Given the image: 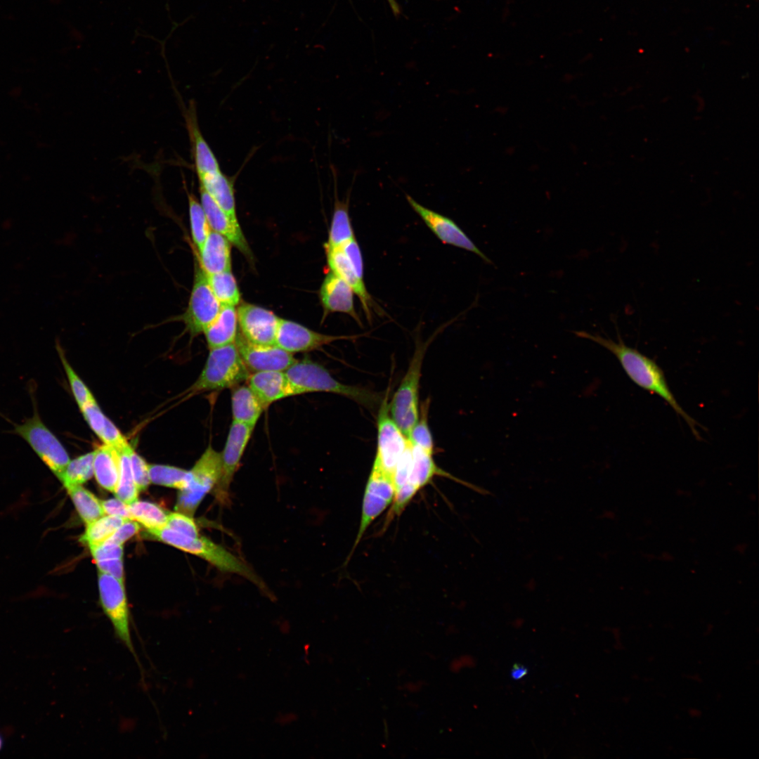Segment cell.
I'll use <instances>...</instances> for the list:
<instances>
[{
	"label": "cell",
	"mask_w": 759,
	"mask_h": 759,
	"mask_svg": "<svg viewBox=\"0 0 759 759\" xmlns=\"http://www.w3.org/2000/svg\"><path fill=\"white\" fill-rule=\"evenodd\" d=\"M250 372L234 343L209 349L205 366L189 388V396L210 391L232 389L247 381Z\"/></svg>",
	"instance_id": "4"
},
{
	"label": "cell",
	"mask_w": 759,
	"mask_h": 759,
	"mask_svg": "<svg viewBox=\"0 0 759 759\" xmlns=\"http://www.w3.org/2000/svg\"><path fill=\"white\" fill-rule=\"evenodd\" d=\"M129 455L135 484L139 491H144L150 482L148 464L132 448L129 451Z\"/></svg>",
	"instance_id": "40"
},
{
	"label": "cell",
	"mask_w": 759,
	"mask_h": 759,
	"mask_svg": "<svg viewBox=\"0 0 759 759\" xmlns=\"http://www.w3.org/2000/svg\"><path fill=\"white\" fill-rule=\"evenodd\" d=\"M148 533L164 543L206 560L221 571L238 574L247 578L271 597L264 582L245 562L208 538L200 535L190 537L167 527L148 531Z\"/></svg>",
	"instance_id": "2"
},
{
	"label": "cell",
	"mask_w": 759,
	"mask_h": 759,
	"mask_svg": "<svg viewBox=\"0 0 759 759\" xmlns=\"http://www.w3.org/2000/svg\"><path fill=\"white\" fill-rule=\"evenodd\" d=\"M201 205L211 230L216 231L235 246L245 257L252 259V253L238 221H233L200 186Z\"/></svg>",
	"instance_id": "16"
},
{
	"label": "cell",
	"mask_w": 759,
	"mask_h": 759,
	"mask_svg": "<svg viewBox=\"0 0 759 759\" xmlns=\"http://www.w3.org/2000/svg\"><path fill=\"white\" fill-rule=\"evenodd\" d=\"M93 456V451L77 457L68 462L57 476L66 490L82 485L92 477Z\"/></svg>",
	"instance_id": "28"
},
{
	"label": "cell",
	"mask_w": 759,
	"mask_h": 759,
	"mask_svg": "<svg viewBox=\"0 0 759 759\" xmlns=\"http://www.w3.org/2000/svg\"><path fill=\"white\" fill-rule=\"evenodd\" d=\"M32 417L16 424L13 432L22 438L41 460L58 476L70 461L66 449L42 421L37 408Z\"/></svg>",
	"instance_id": "7"
},
{
	"label": "cell",
	"mask_w": 759,
	"mask_h": 759,
	"mask_svg": "<svg viewBox=\"0 0 759 759\" xmlns=\"http://www.w3.org/2000/svg\"><path fill=\"white\" fill-rule=\"evenodd\" d=\"M209 285L221 306H236L240 301V291L231 271L207 275Z\"/></svg>",
	"instance_id": "31"
},
{
	"label": "cell",
	"mask_w": 759,
	"mask_h": 759,
	"mask_svg": "<svg viewBox=\"0 0 759 759\" xmlns=\"http://www.w3.org/2000/svg\"><path fill=\"white\" fill-rule=\"evenodd\" d=\"M412 464L411 446H408L401 456L393 474L395 491L400 486L408 481Z\"/></svg>",
	"instance_id": "44"
},
{
	"label": "cell",
	"mask_w": 759,
	"mask_h": 759,
	"mask_svg": "<svg viewBox=\"0 0 759 759\" xmlns=\"http://www.w3.org/2000/svg\"><path fill=\"white\" fill-rule=\"evenodd\" d=\"M139 529L140 526L136 521L126 519L106 541L122 545L124 543L136 534Z\"/></svg>",
	"instance_id": "47"
},
{
	"label": "cell",
	"mask_w": 759,
	"mask_h": 759,
	"mask_svg": "<svg viewBox=\"0 0 759 759\" xmlns=\"http://www.w3.org/2000/svg\"><path fill=\"white\" fill-rule=\"evenodd\" d=\"M240 334L249 342L275 345L280 318L264 308L242 303L237 309Z\"/></svg>",
	"instance_id": "13"
},
{
	"label": "cell",
	"mask_w": 759,
	"mask_h": 759,
	"mask_svg": "<svg viewBox=\"0 0 759 759\" xmlns=\"http://www.w3.org/2000/svg\"><path fill=\"white\" fill-rule=\"evenodd\" d=\"M150 482L154 484L185 489L189 483L190 472L182 468L166 465H148Z\"/></svg>",
	"instance_id": "35"
},
{
	"label": "cell",
	"mask_w": 759,
	"mask_h": 759,
	"mask_svg": "<svg viewBox=\"0 0 759 759\" xmlns=\"http://www.w3.org/2000/svg\"><path fill=\"white\" fill-rule=\"evenodd\" d=\"M186 125L198 179L221 171L214 154L200 132L193 106L187 112Z\"/></svg>",
	"instance_id": "21"
},
{
	"label": "cell",
	"mask_w": 759,
	"mask_h": 759,
	"mask_svg": "<svg viewBox=\"0 0 759 759\" xmlns=\"http://www.w3.org/2000/svg\"><path fill=\"white\" fill-rule=\"evenodd\" d=\"M254 427L233 421L221 453V474L216 488L219 501H228L229 489Z\"/></svg>",
	"instance_id": "11"
},
{
	"label": "cell",
	"mask_w": 759,
	"mask_h": 759,
	"mask_svg": "<svg viewBox=\"0 0 759 759\" xmlns=\"http://www.w3.org/2000/svg\"><path fill=\"white\" fill-rule=\"evenodd\" d=\"M93 452V467L96 479L102 488L114 493L119 476L120 453L104 443Z\"/></svg>",
	"instance_id": "24"
},
{
	"label": "cell",
	"mask_w": 759,
	"mask_h": 759,
	"mask_svg": "<svg viewBox=\"0 0 759 759\" xmlns=\"http://www.w3.org/2000/svg\"><path fill=\"white\" fill-rule=\"evenodd\" d=\"M128 508L133 520L142 524L148 531L166 526L168 514L156 504L136 500L128 505Z\"/></svg>",
	"instance_id": "30"
},
{
	"label": "cell",
	"mask_w": 759,
	"mask_h": 759,
	"mask_svg": "<svg viewBox=\"0 0 759 759\" xmlns=\"http://www.w3.org/2000/svg\"><path fill=\"white\" fill-rule=\"evenodd\" d=\"M95 562L99 571L112 576L119 580L123 582V558L110 559Z\"/></svg>",
	"instance_id": "49"
},
{
	"label": "cell",
	"mask_w": 759,
	"mask_h": 759,
	"mask_svg": "<svg viewBox=\"0 0 759 759\" xmlns=\"http://www.w3.org/2000/svg\"><path fill=\"white\" fill-rule=\"evenodd\" d=\"M57 351L67 377L71 391L79 409L87 403L96 401L91 391L76 373L67 360L65 353L59 344H57Z\"/></svg>",
	"instance_id": "37"
},
{
	"label": "cell",
	"mask_w": 759,
	"mask_h": 759,
	"mask_svg": "<svg viewBox=\"0 0 759 759\" xmlns=\"http://www.w3.org/2000/svg\"><path fill=\"white\" fill-rule=\"evenodd\" d=\"M406 199L412 209L442 242L473 252L487 264H493L491 260L451 219L425 207L408 195Z\"/></svg>",
	"instance_id": "12"
},
{
	"label": "cell",
	"mask_w": 759,
	"mask_h": 759,
	"mask_svg": "<svg viewBox=\"0 0 759 759\" xmlns=\"http://www.w3.org/2000/svg\"><path fill=\"white\" fill-rule=\"evenodd\" d=\"M341 248L348 257L354 271L359 278L363 280V261L361 248L356 239L353 238L341 246Z\"/></svg>",
	"instance_id": "46"
},
{
	"label": "cell",
	"mask_w": 759,
	"mask_h": 759,
	"mask_svg": "<svg viewBox=\"0 0 759 759\" xmlns=\"http://www.w3.org/2000/svg\"><path fill=\"white\" fill-rule=\"evenodd\" d=\"M125 520L116 516L104 515L86 525L80 541L88 547L100 545L109 539Z\"/></svg>",
	"instance_id": "32"
},
{
	"label": "cell",
	"mask_w": 759,
	"mask_h": 759,
	"mask_svg": "<svg viewBox=\"0 0 759 759\" xmlns=\"http://www.w3.org/2000/svg\"><path fill=\"white\" fill-rule=\"evenodd\" d=\"M354 292L341 278L330 271L325 277L320 289V299L324 317L330 313L340 312L349 315L360 325L361 319L353 303Z\"/></svg>",
	"instance_id": "18"
},
{
	"label": "cell",
	"mask_w": 759,
	"mask_h": 759,
	"mask_svg": "<svg viewBox=\"0 0 759 759\" xmlns=\"http://www.w3.org/2000/svg\"><path fill=\"white\" fill-rule=\"evenodd\" d=\"M98 576L100 602L103 612L112 626L115 637L139 665L131 639L130 612L123 582L99 571Z\"/></svg>",
	"instance_id": "8"
},
{
	"label": "cell",
	"mask_w": 759,
	"mask_h": 759,
	"mask_svg": "<svg viewBox=\"0 0 759 759\" xmlns=\"http://www.w3.org/2000/svg\"><path fill=\"white\" fill-rule=\"evenodd\" d=\"M100 439L104 444L110 446L118 451H121L129 445L119 429L108 417Z\"/></svg>",
	"instance_id": "42"
},
{
	"label": "cell",
	"mask_w": 759,
	"mask_h": 759,
	"mask_svg": "<svg viewBox=\"0 0 759 759\" xmlns=\"http://www.w3.org/2000/svg\"><path fill=\"white\" fill-rule=\"evenodd\" d=\"M238 316L235 306H221L215 320L205 330L209 349L234 343L237 337Z\"/></svg>",
	"instance_id": "25"
},
{
	"label": "cell",
	"mask_w": 759,
	"mask_h": 759,
	"mask_svg": "<svg viewBox=\"0 0 759 759\" xmlns=\"http://www.w3.org/2000/svg\"><path fill=\"white\" fill-rule=\"evenodd\" d=\"M349 198L340 200L335 196L333 214L329 231L328 240L325 245L330 247H341L355 238L349 214Z\"/></svg>",
	"instance_id": "27"
},
{
	"label": "cell",
	"mask_w": 759,
	"mask_h": 759,
	"mask_svg": "<svg viewBox=\"0 0 759 759\" xmlns=\"http://www.w3.org/2000/svg\"><path fill=\"white\" fill-rule=\"evenodd\" d=\"M358 336H335L322 334L289 320L280 318L275 345L294 353L313 351L340 339H351Z\"/></svg>",
	"instance_id": "14"
},
{
	"label": "cell",
	"mask_w": 759,
	"mask_h": 759,
	"mask_svg": "<svg viewBox=\"0 0 759 759\" xmlns=\"http://www.w3.org/2000/svg\"><path fill=\"white\" fill-rule=\"evenodd\" d=\"M82 521L86 525L105 515L99 500L81 485L67 490Z\"/></svg>",
	"instance_id": "29"
},
{
	"label": "cell",
	"mask_w": 759,
	"mask_h": 759,
	"mask_svg": "<svg viewBox=\"0 0 759 759\" xmlns=\"http://www.w3.org/2000/svg\"><path fill=\"white\" fill-rule=\"evenodd\" d=\"M391 502V501L379 495L365 490L362 503L360 526L353 549L349 557H348V559L351 557L353 550L357 547L371 523L379 517L387 507H389Z\"/></svg>",
	"instance_id": "34"
},
{
	"label": "cell",
	"mask_w": 759,
	"mask_h": 759,
	"mask_svg": "<svg viewBox=\"0 0 759 759\" xmlns=\"http://www.w3.org/2000/svg\"><path fill=\"white\" fill-rule=\"evenodd\" d=\"M129 445L124 449L119 451L120 453V472L118 482L114 492L117 498L126 505L138 500L139 490L138 489L132 474L129 451L131 448Z\"/></svg>",
	"instance_id": "33"
},
{
	"label": "cell",
	"mask_w": 759,
	"mask_h": 759,
	"mask_svg": "<svg viewBox=\"0 0 759 759\" xmlns=\"http://www.w3.org/2000/svg\"><path fill=\"white\" fill-rule=\"evenodd\" d=\"M231 242L220 233L210 231L197 261L207 275L231 270Z\"/></svg>",
	"instance_id": "20"
},
{
	"label": "cell",
	"mask_w": 759,
	"mask_h": 759,
	"mask_svg": "<svg viewBox=\"0 0 759 759\" xmlns=\"http://www.w3.org/2000/svg\"><path fill=\"white\" fill-rule=\"evenodd\" d=\"M190 472L188 486L180 490L175 510L193 517L205 496L218 484L221 474V453L209 445Z\"/></svg>",
	"instance_id": "6"
},
{
	"label": "cell",
	"mask_w": 759,
	"mask_h": 759,
	"mask_svg": "<svg viewBox=\"0 0 759 759\" xmlns=\"http://www.w3.org/2000/svg\"><path fill=\"white\" fill-rule=\"evenodd\" d=\"M580 338L591 340L611 352L618 360L628 377L638 387L663 399L683 418L696 437L698 423L682 408L671 391L663 370L651 358L627 346L618 335L617 341L586 331H574Z\"/></svg>",
	"instance_id": "1"
},
{
	"label": "cell",
	"mask_w": 759,
	"mask_h": 759,
	"mask_svg": "<svg viewBox=\"0 0 759 759\" xmlns=\"http://www.w3.org/2000/svg\"><path fill=\"white\" fill-rule=\"evenodd\" d=\"M419 488L409 481L397 488L393 499L392 514L400 515Z\"/></svg>",
	"instance_id": "43"
},
{
	"label": "cell",
	"mask_w": 759,
	"mask_h": 759,
	"mask_svg": "<svg viewBox=\"0 0 759 759\" xmlns=\"http://www.w3.org/2000/svg\"><path fill=\"white\" fill-rule=\"evenodd\" d=\"M285 372L298 395L333 393L347 397L368 409H374L382 400L378 394L370 389L341 383L323 365L310 358L297 360Z\"/></svg>",
	"instance_id": "3"
},
{
	"label": "cell",
	"mask_w": 759,
	"mask_h": 759,
	"mask_svg": "<svg viewBox=\"0 0 759 759\" xmlns=\"http://www.w3.org/2000/svg\"><path fill=\"white\" fill-rule=\"evenodd\" d=\"M527 673L528 669L524 665L516 663L512 668L511 676L514 680H520L524 677Z\"/></svg>",
	"instance_id": "50"
},
{
	"label": "cell",
	"mask_w": 759,
	"mask_h": 759,
	"mask_svg": "<svg viewBox=\"0 0 759 759\" xmlns=\"http://www.w3.org/2000/svg\"><path fill=\"white\" fill-rule=\"evenodd\" d=\"M200 186L235 221H238L233 181L221 171L199 179Z\"/></svg>",
	"instance_id": "26"
},
{
	"label": "cell",
	"mask_w": 759,
	"mask_h": 759,
	"mask_svg": "<svg viewBox=\"0 0 759 759\" xmlns=\"http://www.w3.org/2000/svg\"><path fill=\"white\" fill-rule=\"evenodd\" d=\"M427 344H417L408 368L389 403L391 418L407 436L419 418V387Z\"/></svg>",
	"instance_id": "5"
},
{
	"label": "cell",
	"mask_w": 759,
	"mask_h": 759,
	"mask_svg": "<svg viewBox=\"0 0 759 759\" xmlns=\"http://www.w3.org/2000/svg\"><path fill=\"white\" fill-rule=\"evenodd\" d=\"M102 507L106 515L116 516L124 519L133 520L128 505L118 498L100 500Z\"/></svg>",
	"instance_id": "48"
},
{
	"label": "cell",
	"mask_w": 759,
	"mask_h": 759,
	"mask_svg": "<svg viewBox=\"0 0 759 759\" xmlns=\"http://www.w3.org/2000/svg\"><path fill=\"white\" fill-rule=\"evenodd\" d=\"M412 464L408 481L415 485L419 490L428 484L435 476L450 477L473 490L486 494L489 492L477 487L472 484L467 483L455 478L450 474L440 469L434 462L432 453L427 452L419 446L412 445Z\"/></svg>",
	"instance_id": "22"
},
{
	"label": "cell",
	"mask_w": 759,
	"mask_h": 759,
	"mask_svg": "<svg viewBox=\"0 0 759 759\" xmlns=\"http://www.w3.org/2000/svg\"><path fill=\"white\" fill-rule=\"evenodd\" d=\"M165 527L190 537H197L200 535L197 526L193 517L179 512L168 514Z\"/></svg>",
	"instance_id": "39"
},
{
	"label": "cell",
	"mask_w": 759,
	"mask_h": 759,
	"mask_svg": "<svg viewBox=\"0 0 759 759\" xmlns=\"http://www.w3.org/2000/svg\"><path fill=\"white\" fill-rule=\"evenodd\" d=\"M188 198L192 238L198 253L202 248L211 228L201 203L192 193H188Z\"/></svg>",
	"instance_id": "36"
},
{
	"label": "cell",
	"mask_w": 759,
	"mask_h": 759,
	"mask_svg": "<svg viewBox=\"0 0 759 759\" xmlns=\"http://www.w3.org/2000/svg\"><path fill=\"white\" fill-rule=\"evenodd\" d=\"M231 408L233 421L252 427H255L266 409L248 384H239L232 388Z\"/></svg>",
	"instance_id": "23"
},
{
	"label": "cell",
	"mask_w": 759,
	"mask_h": 759,
	"mask_svg": "<svg viewBox=\"0 0 759 759\" xmlns=\"http://www.w3.org/2000/svg\"><path fill=\"white\" fill-rule=\"evenodd\" d=\"M80 410L90 428L100 438L107 417L103 413L96 401L87 403L80 408Z\"/></svg>",
	"instance_id": "41"
},
{
	"label": "cell",
	"mask_w": 759,
	"mask_h": 759,
	"mask_svg": "<svg viewBox=\"0 0 759 759\" xmlns=\"http://www.w3.org/2000/svg\"><path fill=\"white\" fill-rule=\"evenodd\" d=\"M235 344L248 370L252 372L285 371L297 359L277 345H259L249 342L240 333Z\"/></svg>",
	"instance_id": "15"
},
{
	"label": "cell",
	"mask_w": 759,
	"mask_h": 759,
	"mask_svg": "<svg viewBox=\"0 0 759 759\" xmlns=\"http://www.w3.org/2000/svg\"><path fill=\"white\" fill-rule=\"evenodd\" d=\"M95 562L110 559L123 558V546L105 541L98 545L89 547Z\"/></svg>",
	"instance_id": "45"
},
{
	"label": "cell",
	"mask_w": 759,
	"mask_h": 759,
	"mask_svg": "<svg viewBox=\"0 0 759 759\" xmlns=\"http://www.w3.org/2000/svg\"><path fill=\"white\" fill-rule=\"evenodd\" d=\"M2 746H3V739H2L1 737L0 736V750L1 749Z\"/></svg>",
	"instance_id": "53"
},
{
	"label": "cell",
	"mask_w": 759,
	"mask_h": 759,
	"mask_svg": "<svg viewBox=\"0 0 759 759\" xmlns=\"http://www.w3.org/2000/svg\"><path fill=\"white\" fill-rule=\"evenodd\" d=\"M429 400H426L421 407V416L409 432L407 438L409 442L433 454L434 442L427 422Z\"/></svg>",
	"instance_id": "38"
},
{
	"label": "cell",
	"mask_w": 759,
	"mask_h": 759,
	"mask_svg": "<svg viewBox=\"0 0 759 759\" xmlns=\"http://www.w3.org/2000/svg\"><path fill=\"white\" fill-rule=\"evenodd\" d=\"M327 261L330 271L345 281L358 297L368 320L372 317L373 300L365 285L364 280L358 277L348 257L341 248L324 245Z\"/></svg>",
	"instance_id": "19"
},
{
	"label": "cell",
	"mask_w": 759,
	"mask_h": 759,
	"mask_svg": "<svg viewBox=\"0 0 759 759\" xmlns=\"http://www.w3.org/2000/svg\"><path fill=\"white\" fill-rule=\"evenodd\" d=\"M297 715L294 713H283L276 718L277 722L280 725H286L296 720Z\"/></svg>",
	"instance_id": "51"
},
{
	"label": "cell",
	"mask_w": 759,
	"mask_h": 759,
	"mask_svg": "<svg viewBox=\"0 0 759 759\" xmlns=\"http://www.w3.org/2000/svg\"><path fill=\"white\" fill-rule=\"evenodd\" d=\"M221 305L214 296L207 274L200 264L195 265V275L188 307L180 316L192 337L204 332L215 320Z\"/></svg>",
	"instance_id": "9"
},
{
	"label": "cell",
	"mask_w": 759,
	"mask_h": 759,
	"mask_svg": "<svg viewBox=\"0 0 759 759\" xmlns=\"http://www.w3.org/2000/svg\"><path fill=\"white\" fill-rule=\"evenodd\" d=\"M394 13H398V6L395 0H387Z\"/></svg>",
	"instance_id": "52"
},
{
	"label": "cell",
	"mask_w": 759,
	"mask_h": 759,
	"mask_svg": "<svg viewBox=\"0 0 759 759\" xmlns=\"http://www.w3.org/2000/svg\"><path fill=\"white\" fill-rule=\"evenodd\" d=\"M377 426V446L373 465L393 476L410 442L389 415L387 393L379 404Z\"/></svg>",
	"instance_id": "10"
},
{
	"label": "cell",
	"mask_w": 759,
	"mask_h": 759,
	"mask_svg": "<svg viewBox=\"0 0 759 759\" xmlns=\"http://www.w3.org/2000/svg\"><path fill=\"white\" fill-rule=\"evenodd\" d=\"M247 382L266 409L274 402L298 395L285 371L254 372Z\"/></svg>",
	"instance_id": "17"
}]
</instances>
